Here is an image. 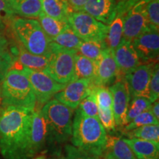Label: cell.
<instances>
[{
    "label": "cell",
    "mask_w": 159,
    "mask_h": 159,
    "mask_svg": "<svg viewBox=\"0 0 159 159\" xmlns=\"http://www.w3.org/2000/svg\"><path fill=\"white\" fill-rule=\"evenodd\" d=\"M33 111L15 106L0 108V152L5 159H31Z\"/></svg>",
    "instance_id": "6da1fadb"
},
{
    "label": "cell",
    "mask_w": 159,
    "mask_h": 159,
    "mask_svg": "<svg viewBox=\"0 0 159 159\" xmlns=\"http://www.w3.org/2000/svg\"><path fill=\"white\" fill-rule=\"evenodd\" d=\"M71 142L77 148L101 158L106 150V130L98 119L86 116L77 108L72 120Z\"/></svg>",
    "instance_id": "7a4b0ae2"
},
{
    "label": "cell",
    "mask_w": 159,
    "mask_h": 159,
    "mask_svg": "<svg viewBox=\"0 0 159 159\" xmlns=\"http://www.w3.org/2000/svg\"><path fill=\"white\" fill-rule=\"evenodd\" d=\"M2 106L21 107L34 111L36 97L28 78L20 69H11L2 80Z\"/></svg>",
    "instance_id": "3957f363"
},
{
    "label": "cell",
    "mask_w": 159,
    "mask_h": 159,
    "mask_svg": "<svg viewBox=\"0 0 159 159\" xmlns=\"http://www.w3.org/2000/svg\"><path fill=\"white\" fill-rule=\"evenodd\" d=\"M41 111L46 124L47 139L55 144L66 142L72 134L74 110L53 99L43 105Z\"/></svg>",
    "instance_id": "277c9868"
},
{
    "label": "cell",
    "mask_w": 159,
    "mask_h": 159,
    "mask_svg": "<svg viewBox=\"0 0 159 159\" xmlns=\"http://www.w3.org/2000/svg\"><path fill=\"white\" fill-rule=\"evenodd\" d=\"M11 28L20 45L32 54L49 57L51 39L43 30L39 21L26 18H13Z\"/></svg>",
    "instance_id": "5b68a950"
},
{
    "label": "cell",
    "mask_w": 159,
    "mask_h": 159,
    "mask_svg": "<svg viewBox=\"0 0 159 159\" xmlns=\"http://www.w3.org/2000/svg\"><path fill=\"white\" fill-rule=\"evenodd\" d=\"M51 54L44 72L56 82L67 84L74 80L75 57L77 51L51 42Z\"/></svg>",
    "instance_id": "8992f818"
},
{
    "label": "cell",
    "mask_w": 159,
    "mask_h": 159,
    "mask_svg": "<svg viewBox=\"0 0 159 159\" xmlns=\"http://www.w3.org/2000/svg\"><path fill=\"white\" fill-rule=\"evenodd\" d=\"M68 22L83 41H104L106 39L108 26L84 11H71Z\"/></svg>",
    "instance_id": "52a82bcc"
},
{
    "label": "cell",
    "mask_w": 159,
    "mask_h": 159,
    "mask_svg": "<svg viewBox=\"0 0 159 159\" xmlns=\"http://www.w3.org/2000/svg\"><path fill=\"white\" fill-rule=\"evenodd\" d=\"M19 69L28 78L34 91L36 102H39L40 105H44L49 102L66 85L56 82L44 71H34L25 67H21Z\"/></svg>",
    "instance_id": "ba28073f"
},
{
    "label": "cell",
    "mask_w": 159,
    "mask_h": 159,
    "mask_svg": "<svg viewBox=\"0 0 159 159\" xmlns=\"http://www.w3.org/2000/svg\"><path fill=\"white\" fill-rule=\"evenodd\" d=\"M93 83L87 79H78L67 83L65 88L54 96V99L71 109H77L83 99L90 94Z\"/></svg>",
    "instance_id": "9c48e42d"
},
{
    "label": "cell",
    "mask_w": 159,
    "mask_h": 159,
    "mask_svg": "<svg viewBox=\"0 0 159 159\" xmlns=\"http://www.w3.org/2000/svg\"><path fill=\"white\" fill-rule=\"evenodd\" d=\"M146 0H141L128 10L125 17L122 40L132 42L149 27L144 5Z\"/></svg>",
    "instance_id": "30bf717a"
},
{
    "label": "cell",
    "mask_w": 159,
    "mask_h": 159,
    "mask_svg": "<svg viewBox=\"0 0 159 159\" xmlns=\"http://www.w3.org/2000/svg\"><path fill=\"white\" fill-rule=\"evenodd\" d=\"M131 43L140 60L148 61L158 58L159 54L158 29L149 26Z\"/></svg>",
    "instance_id": "8fae6325"
},
{
    "label": "cell",
    "mask_w": 159,
    "mask_h": 159,
    "mask_svg": "<svg viewBox=\"0 0 159 159\" xmlns=\"http://www.w3.org/2000/svg\"><path fill=\"white\" fill-rule=\"evenodd\" d=\"M153 66L152 64L139 65L134 70L125 75L130 95L148 99L149 84Z\"/></svg>",
    "instance_id": "7c38bea8"
},
{
    "label": "cell",
    "mask_w": 159,
    "mask_h": 159,
    "mask_svg": "<svg viewBox=\"0 0 159 159\" xmlns=\"http://www.w3.org/2000/svg\"><path fill=\"white\" fill-rule=\"evenodd\" d=\"M109 90L113 97L112 111L115 124L118 127L125 126L130 99L128 85L125 80H119L111 85Z\"/></svg>",
    "instance_id": "4fadbf2b"
},
{
    "label": "cell",
    "mask_w": 159,
    "mask_h": 159,
    "mask_svg": "<svg viewBox=\"0 0 159 159\" xmlns=\"http://www.w3.org/2000/svg\"><path fill=\"white\" fill-rule=\"evenodd\" d=\"M118 77L119 71L114 55L110 49H107L97 61L96 75L92 83L95 86L106 87Z\"/></svg>",
    "instance_id": "5bb4252c"
},
{
    "label": "cell",
    "mask_w": 159,
    "mask_h": 159,
    "mask_svg": "<svg viewBox=\"0 0 159 159\" xmlns=\"http://www.w3.org/2000/svg\"><path fill=\"white\" fill-rule=\"evenodd\" d=\"M120 2L121 0H87L83 11L107 25L116 16Z\"/></svg>",
    "instance_id": "9a60e30c"
},
{
    "label": "cell",
    "mask_w": 159,
    "mask_h": 159,
    "mask_svg": "<svg viewBox=\"0 0 159 159\" xmlns=\"http://www.w3.org/2000/svg\"><path fill=\"white\" fill-rule=\"evenodd\" d=\"M112 52L118 68L119 77L125 76L141 65L140 58L130 41L122 40Z\"/></svg>",
    "instance_id": "2e32d148"
},
{
    "label": "cell",
    "mask_w": 159,
    "mask_h": 159,
    "mask_svg": "<svg viewBox=\"0 0 159 159\" xmlns=\"http://www.w3.org/2000/svg\"><path fill=\"white\" fill-rule=\"evenodd\" d=\"M128 8L125 5V2L121 0L120 7L117 12L116 16L108 25V33H107L106 41L108 47L111 50H114L119 43L122 42L123 39V30H124L125 17Z\"/></svg>",
    "instance_id": "e0dca14e"
},
{
    "label": "cell",
    "mask_w": 159,
    "mask_h": 159,
    "mask_svg": "<svg viewBox=\"0 0 159 159\" xmlns=\"http://www.w3.org/2000/svg\"><path fill=\"white\" fill-rule=\"evenodd\" d=\"M47 139V128L41 110L33 111L30 134V156L34 157L43 148Z\"/></svg>",
    "instance_id": "ac0fdd59"
},
{
    "label": "cell",
    "mask_w": 159,
    "mask_h": 159,
    "mask_svg": "<svg viewBox=\"0 0 159 159\" xmlns=\"http://www.w3.org/2000/svg\"><path fill=\"white\" fill-rule=\"evenodd\" d=\"M137 159H158L159 144L144 139H123Z\"/></svg>",
    "instance_id": "d6986e66"
},
{
    "label": "cell",
    "mask_w": 159,
    "mask_h": 159,
    "mask_svg": "<svg viewBox=\"0 0 159 159\" xmlns=\"http://www.w3.org/2000/svg\"><path fill=\"white\" fill-rule=\"evenodd\" d=\"M14 14L26 19L37 18L42 13L40 0H5Z\"/></svg>",
    "instance_id": "ffe728a7"
},
{
    "label": "cell",
    "mask_w": 159,
    "mask_h": 159,
    "mask_svg": "<svg viewBox=\"0 0 159 159\" xmlns=\"http://www.w3.org/2000/svg\"><path fill=\"white\" fill-rule=\"evenodd\" d=\"M16 55L17 62L20 63V66L25 67L34 71H43L49 63L48 57L32 54L24 49L21 45L17 47Z\"/></svg>",
    "instance_id": "44dd1931"
},
{
    "label": "cell",
    "mask_w": 159,
    "mask_h": 159,
    "mask_svg": "<svg viewBox=\"0 0 159 159\" xmlns=\"http://www.w3.org/2000/svg\"><path fill=\"white\" fill-rule=\"evenodd\" d=\"M42 12L49 16L61 21H68V17L71 13L66 0H40Z\"/></svg>",
    "instance_id": "7402d4cb"
},
{
    "label": "cell",
    "mask_w": 159,
    "mask_h": 159,
    "mask_svg": "<svg viewBox=\"0 0 159 159\" xmlns=\"http://www.w3.org/2000/svg\"><path fill=\"white\" fill-rule=\"evenodd\" d=\"M97 61L77 53L75 57L74 80L87 79L93 82L96 75Z\"/></svg>",
    "instance_id": "603a6c76"
},
{
    "label": "cell",
    "mask_w": 159,
    "mask_h": 159,
    "mask_svg": "<svg viewBox=\"0 0 159 159\" xmlns=\"http://www.w3.org/2000/svg\"><path fill=\"white\" fill-rule=\"evenodd\" d=\"M115 159H137L129 145L122 138L107 136L106 150Z\"/></svg>",
    "instance_id": "cb8c5ba5"
},
{
    "label": "cell",
    "mask_w": 159,
    "mask_h": 159,
    "mask_svg": "<svg viewBox=\"0 0 159 159\" xmlns=\"http://www.w3.org/2000/svg\"><path fill=\"white\" fill-rule=\"evenodd\" d=\"M107 49L109 48L105 41H83L79 48L77 49V53L92 61H97Z\"/></svg>",
    "instance_id": "d4e9b609"
},
{
    "label": "cell",
    "mask_w": 159,
    "mask_h": 159,
    "mask_svg": "<svg viewBox=\"0 0 159 159\" xmlns=\"http://www.w3.org/2000/svg\"><path fill=\"white\" fill-rule=\"evenodd\" d=\"M51 41L63 48L76 51L83 42V40L77 35L69 24L59 35L52 39Z\"/></svg>",
    "instance_id": "484cf974"
},
{
    "label": "cell",
    "mask_w": 159,
    "mask_h": 159,
    "mask_svg": "<svg viewBox=\"0 0 159 159\" xmlns=\"http://www.w3.org/2000/svg\"><path fill=\"white\" fill-rule=\"evenodd\" d=\"M39 22L43 30L50 39L56 37L69 25V22L67 21L55 19L46 15L43 12L39 16Z\"/></svg>",
    "instance_id": "4316f807"
},
{
    "label": "cell",
    "mask_w": 159,
    "mask_h": 159,
    "mask_svg": "<svg viewBox=\"0 0 159 159\" xmlns=\"http://www.w3.org/2000/svg\"><path fill=\"white\" fill-rule=\"evenodd\" d=\"M126 132L130 138L144 139L159 144V125H145Z\"/></svg>",
    "instance_id": "83f0119b"
},
{
    "label": "cell",
    "mask_w": 159,
    "mask_h": 159,
    "mask_svg": "<svg viewBox=\"0 0 159 159\" xmlns=\"http://www.w3.org/2000/svg\"><path fill=\"white\" fill-rule=\"evenodd\" d=\"M152 102L149 99L143 97H134L129 105L126 116V125L144 111H149Z\"/></svg>",
    "instance_id": "f1b7e54d"
},
{
    "label": "cell",
    "mask_w": 159,
    "mask_h": 159,
    "mask_svg": "<svg viewBox=\"0 0 159 159\" xmlns=\"http://www.w3.org/2000/svg\"><path fill=\"white\" fill-rule=\"evenodd\" d=\"M91 94L94 95L97 106L103 109H112L113 97L109 89L105 86L93 85Z\"/></svg>",
    "instance_id": "f546056e"
},
{
    "label": "cell",
    "mask_w": 159,
    "mask_h": 159,
    "mask_svg": "<svg viewBox=\"0 0 159 159\" xmlns=\"http://www.w3.org/2000/svg\"><path fill=\"white\" fill-rule=\"evenodd\" d=\"M151 125H159V122L158 119L152 115L151 111L149 110L139 114L136 118L133 119L131 122L125 125V130L130 131L134 130V129L139 128V127Z\"/></svg>",
    "instance_id": "4dcf8cb0"
},
{
    "label": "cell",
    "mask_w": 159,
    "mask_h": 159,
    "mask_svg": "<svg viewBox=\"0 0 159 159\" xmlns=\"http://www.w3.org/2000/svg\"><path fill=\"white\" fill-rule=\"evenodd\" d=\"M145 13L150 27H159V0H146Z\"/></svg>",
    "instance_id": "1f68e13d"
},
{
    "label": "cell",
    "mask_w": 159,
    "mask_h": 159,
    "mask_svg": "<svg viewBox=\"0 0 159 159\" xmlns=\"http://www.w3.org/2000/svg\"><path fill=\"white\" fill-rule=\"evenodd\" d=\"M77 108L86 116L99 119L98 106H97L94 95L91 94V92L89 96H87L81 101Z\"/></svg>",
    "instance_id": "d6a6232c"
},
{
    "label": "cell",
    "mask_w": 159,
    "mask_h": 159,
    "mask_svg": "<svg viewBox=\"0 0 159 159\" xmlns=\"http://www.w3.org/2000/svg\"><path fill=\"white\" fill-rule=\"evenodd\" d=\"M159 97V69L158 65H154L149 84L148 99L151 102L158 100Z\"/></svg>",
    "instance_id": "836d02e7"
},
{
    "label": "cell",
    "mask_w": 159,
    "mask_h": 159,
    "mask_svg": "<svg viewBox=\"0 0 159 159\" xmlns=\"http://www.w3.org/2000/svg\"><path fill=\"white\" fill-rule=\"evenodd\" d=\"M99 120L105 130H114L115 129V120L112 109H103L98 107Z\"/></svg>",
    "instance_id": "e575fe53"
},
{
    "label": "cell",
    "mask_w": 159,
    "mask_h": 159,
    "mask_svg": "<svg viewBox=\"0 0 159 159\" xmlns=\"http://www.w3.org/2000/svg\"><path fill=\"white\" fill-rule=\"evenodd\" d=\"M66 159H99V157L89 153L74 145H66Z\"/></svg>",
    "instance_id": "d590c367"
},
{
    "label": "cell",
    "mask_w": 159,
    "mask_h": 159,
    "mask_svg": "<svg viewBox=\"0 0 159 159\" xmlns=\"http://www.w3.org/2000/svg\"><path fill=\"white\" fill-rule=\"evenodd\" d=\"M14 65V58L8 51L0 52V81Z\"/></svg>",
    "instance_id": "8d00e7d4"
},
{
    "label": "cell",
    "mask_w": 159,
    "mask_h": 159,
    "mask_svg": "<svg viewBox=\"0 0 159 159\" xmlns=\"http://www.w3.org/2000/svg\"><path fill=\"white\" fill-rule=\"evenodd\" d=\"M14 13L5 0H0V28H3L8 21L13 19Z\"/></svg>",
    "instance_id": "74e56055"
},
{
    "label": "cell",
    "mask_w": 159,
    "mask_h": 159,
    "mask_svg": "<svg viewBox=\"0 0 159 159\" xmlns=\"http://www.w3.org/2000/svg\"><path fill=\"white\" fill-rule=\"evenodd\" d=\"M87 0H66L69 7L74 11H83Z\"/></svg>",
    "instance_id": "f35d334b"
},
{
    "label": "cell",
    "mask_w": 159,
    "mask_h": 159,
    "mask_svg": "<svg viewBox=\"0 0 159 159\" xmlns=\"http://www.w3.org/2000/svg\"><path fill=\"white\" fill-rule=\"evenodd\" d=\"M8 51V41L5 35L0 31V52Z\"/></svg>",
    "instance_id": "ab89813d"
},
{
    "label": "cell",
    "mask_w": 159,
    "mask_h": 159,
    "mask_svg": "<svg viewBox=\"0 0 159 159\" xmlns=\"http://www.w3.org/2000/svg\"><path fill=\"white\" fill-rule=\"evenodd\" d=\"M152 115L156 117V118L159 120V102L158 100L155 101L154 102L152 103L151 108L150 109Z\"/></svg>",
    "instance_id": "60d3db41"
},
{
    "label": "cell",
    "mask_w": 159,
    "mask_h": 159,
    "mask_svg": "<svg viewBox=\"0 0 159 159\" xmlns=\"http://www.w3.org/2000/svg\"><path fill=\"white\" fill-rule=\"evenodd\" d=\"M125 2V5L127 6L128 9H130L133 5L138 2L141 1V0H123Z\"/></svg>",
    "instance_id": "b9f144b4"
},
{
    "label": "cell",
    "mask_w": 159,
    "mask_h": 159,
    "mask_svg": "<svg viewBox=\"0 0 159 159\" xmlns=\"http://www.w3.org/2000/svg\"><path fill=\"white\" fill-rule=\"evenodd\" d=\"M105 159H115L114 157H113L112 156L110 153H108V152H105Z\"/></svg>",
    "instance_id": "7bdbcfd3"
},
{
    "label": "cell",
    "mask_w": 159,
    "mask_h": 159,
    "mask_svg": "<svg viewBox=\"0 0 159 159\" xmlns=\"http://www.w3.org/2000/svg\"><path fill=\"white\" fill-rule=\"evenodd\" d=\"M34 159H46V157L45 156H39L36 157V158H35Z\"/></svg>",
    "instance_id": "ee69618b"
},
{
    "label": "cell",
    "mask_w": 159,
    "mask_h": 159,
    "mask_svg": "<svg viewBox=\"0 0 159 159\" xmlns=\"http://www.w3.org/2000/svg\"><path fill=\"white\" fill-rule=\"evenodd\" d=\"M2 99V89H1V85H0V101Z\"/></svg>",
    "instance_id": "f6af8a7d"
},
{
    "label": "cell",
    "mask_w": 159,
    "mask_h": 159,
    "mask_svg": "<svg viewBox=\"0 0 159 159\" xmlns=\"http://www.w3.org/2000/svg\"><path fill=\"white\" fill-rule=\"evenodd\" d=\"M49 159H50V158H49ZM51 159H64V158H63V157H62V158L61 157V158H51Z\"/></svg>",
    "instance_id": "bcb514c9"
}]
</instances>
